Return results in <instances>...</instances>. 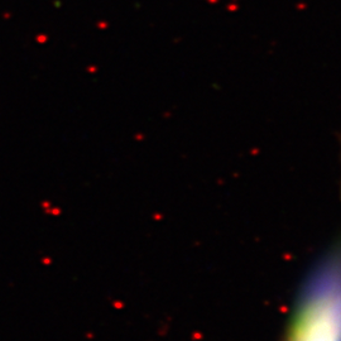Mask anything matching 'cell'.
I'll use <instances>...</instances> for the list:
<instances>
[{"instance_id":"cell-1","label":"cell","mask_w":341,"mask_h":341,"mask_svg":"<svg viewBox=\"0 0 341 341\" xmlns=\"http://www.w3.org/2000/svg\"><path fill=\"white\" fill-rule=\"evenodd\" d=\"M287 341H341V235L303 283Z\"/></svg>"}]
</instances>
